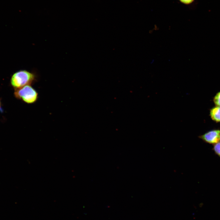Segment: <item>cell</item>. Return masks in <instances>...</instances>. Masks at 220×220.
Wrapping results in <instances>:
<instances>
[{
    "label": "cell",
    "mask_w": 220,
    "mask_h": 220,
    "mask_svg": "<svg viewBox=\"0 0 220 220\" xmlns=\"http://www.w3.org/2000/svg\"><path fill=\"white\" fill-rule=\"evenodd\" d=\"M36 80L34 73L25 70L16 72L12 75L10 83L15 89L22 87L26 85H31Z\"/></svg>",
    "instance_id": "obj_1"
},
{
    "label": "cell",
    "mask_w": 220,
    "mask_h": 220,
    "mask_svg": "<svg viewBox=\"0 0 220 220\" xmlns=\"http://www.w3.org/2000/svg\"><path fill=\"white\" fill-rule=\"evenodd\" d=\"M209 116L211 119L216 123H220V107L215 106L209 110Z\"/></svg>",
    "instance_id": "obj_4"
},
{
    "label": "cell",
    "mask_w": 220,
    "mask_h": 220,
    "mask_svg": "<svg viewBox=\"0 0 220 220\" xmlns=\"http://www.w3.org/2000/svg\"><path fill=\"white\" fill-rule=\"evenodd\" d=\"M213 101L215 106L220 107V91L218 92L214 96Z\"/></svg>",
    "instance_id": "obj_5"
},
{
    "label": "cell",
    "mask_w": 220,
    "mask_h": 220,
    "mask_svg": "<svg viewBox=\"0 0 220 220\" xmlns=\"http://www.w3.org/2000/svg\"><path fill=\"white\" fill-rule=\"evenodd\" d=\"M198 137L206 143L214 145L220 142V129L209 130Z\"/></svg>",
    "instance_id": "obj_3"
},
{
    "label": "cell",
    "mask_w": 220,
    "mask_h": 220,
    "mask_svg": "<svg viewBox=\"0 0 220 220\" xmlns=\"http://www.w3.org/2000/svg\"><path fill=\"white\" fill-rule=\"evenodd\" d=\"M180 2L185 5H188L192 4L195 0H178Z\"/></svg>",
    "instance_id": "obj_7"
},
{
    "label": "cell",
    "mask_w": 220,
    "mask_h": 220,
    "mask_svg": "<svg viewBox=\"0 0 220 220\" xmlns=\"http://www.w3.org/2000/svg\"><path fill=\"white\" fill-rule=\"evenodd\" d=\"M14 95L16 98L28 104L35 103L38 98V93L30 85L15 89Z\"/></svg>",
    "instance_id": "obj_2"
},
{
    "label": "cell",
    "mask_w": 220,
    "mask_h": 220,
    "mask_svg": "<svg viewBox=\"0 0 220 220\" xmlns=\"http://www.w3.org/2000/svg\"><path fill=\"white\" fill-rule=\"evenodd\" d=\"M1 101L0 100V106H1Z\"/></svg>",
    "instance_id": "obj_8"
},
{
    "label": "cell",
    "mask_w": 220,
    "mask_h": 220,
    "mask_svg": "<svg viewBox=\"0 0 220 220\" xmlns=\"http://www.w3.org/2000/svg\"><path fill=\"white\" fill-rule=\"evenodd\" d=\"M212 149L215 154L220 157V142L213 145Z\"/></svg>",
    "instance_id": "obj_6"
}]
</instances>
